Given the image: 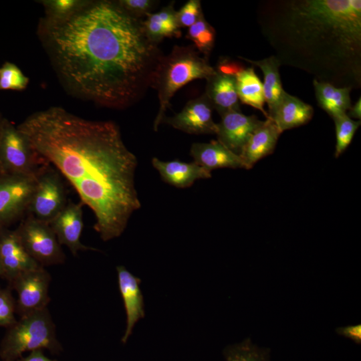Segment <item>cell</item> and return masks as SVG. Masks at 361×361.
I'll return each mask as SVG.
<instances>
[{
  "label": "cell",
  "mask_w": 361,
  "mask_h": 361,
  "mask_svg": "<svg viewBox=\"0 0 361 361\" xmlns=\"http://www.w3.org/2000/svg\"><path fill=\"white\" fill-rule=\"evenodd\" d=\"M7 238H8V235H6L4 232L0 229V259H1L3 249H4V245H6V241H7ZM0 345H1V341H0Z\"/></svg>",
  "instance_id": "5bb4252c"
},
{
  "label": "cell",
  "mask_w": 361,
  "mask_h": 361,
  "mask_svg": "<svg viewBox=\"0 0 361 361\" xmlns=\"http://www.w3.org/2000/svg\"><path fill=\"white\" fill-rule=\"evenodd\" d=\"M284 50L295 77L313 90L329 75H356L361 71L357 52L324 42L310 26L295 30L290 40L284 42Z\"/></svg>",
  "instance_id": "5b68a950"
},
{
  "label": "cell",
  "mask_w": 361,
  "mask_h": 361,
  "mask_svg": "<svg viewBox=\"0 0 361 361\" xmlns=\"http://www.w3.org/2000/svg\"><path fill=\"white\" fill-rule=\"evenodd\" d=\"M326 243H331L349 257L361 261V224L344 234L329 238Z\"/></svg>",
  "instance_id": "7c38bea8"
},
{
  "label": "cell",
  "mask_w": 361,
  "mask_h": 361,
  "mask_svg": "<svg viewBox=\"0 0 361 361\" xmlns=\"http://www.w3.org/2000/svg\"><path fill=\"white\" fill-rule=\"evenodd\" d=\"M34 253L80 317L135 361H271L274 316L228 244L174 240L111 213Z\"/></svg>",
  "instance_id": "7a4b0ae2"
},
{
  "label": "cell",
  "mask_w": 361,
  "mask_h": 361,
  "mask_svg": "<svg viewBox=\"0 0 361 361\" xmlns=\"http://www.w3.org/2000/svg\"><path fill=\"white\" fill-rule=\"evenodd\" d=\"M94 32L128 34L147 25L168 7V1L106 0L85 3Z\"/></svg>",
  "instance_id": "ba28073f"
},
{
  "label": "cell",
  "mask_w": 361,
  "mask_h": 361,
  "mask_svg": "<svg viewBox=\"0 0 361 361\" xmlns=\"http://www.w3.org/2000/svg\"><path fill=\"white\" fill-rule=\"evenodd\" d=\"M119 345L97 326H90L78 336L73 347L74 361H125Z\"/></svg>",
  "instance_id": "30bf717a"
},
{
  "label": "cell",
  "mask_w": 361,
  "mask_h": 361,
  "mask_svg": "<svg viewBox=\"0 0 361 361\" xmlns=\"http://www.w3.org/2000/svg\"><path fill=\"white\" fill-rule=\"evenodd\" d=\"M352 38H353L355 50L357 52V55L361 56V18L352 25Z\"/></svg>",
  "instance_id": "4fadbf2b"
},
{
  "label": "cell",
  "mask_w": 361,
  "mask_h": 361,
  "mask_svg": "<svg viewBox=\"0 0 361 361\" xmlns=\"http://www.w3.org/2000/svg\"><path fill=\"white\" fill-rule=\"evenodd\" d=\"M90 326L35 253L8 237L0 259L1 345L71 348L78 336Z\"/></svg>",
  "instance_id": "3957f363"
},
{
  "label": "cell",
  "mask_w": 361,
  "mask_h": 361,
  "mask_svg": "<svg viewBox=\"0 0 361 361\" xmlns=\"http://www.w3.org/2000/svg\"><path fill=\"white\" fill-rule=\"evenodd\" d=\"M233 7L246 20L271 38L293 34L310 18L317 3L307 0H238Z\"/></svg>",
  "instance_id": "52a82bcc"
},
{
  "label": "cell",
  "mask_w": 361,
  "mask_h": 361,
  "mask_svg": "<svg viewBox=\"0 0 361 361\" xmlns=\"http://www.w3.org/2000/svg\"><path fill=\"white\" fill-rule=\"evenodd\" d=\"M304 329L317 344L325 360L361 361L360 322L325 323L313 314H307Z\"/></svg>",
  "instance_id": "9c48e42d"
},
{
  "label": "cell",
  "mask_w": 361,
  "mask_h": 361,
  "mask_svg": "<svg viewBox=\"0 0 361 361\" xmlns=\"http://www.w3.org/2000/svg\"><path fill=\"white\" fill-rule=\"evenodd\" d=\"M77 63L131 178L221 217L255 216L286 192L324 113L284 40L231 1H173L133 32L92 31Z\"/></svg>",
  "instance_id": "6da1fadb"
},
{
  "label": "cell",
  "mask_w": 361,
  "mask_h": 361,
  "mask_svg": "<svg viewBox=\"0 0 361 361\" xmlns=\"http://www.w3.org/2000/svg\"><path fill=\"white\" fill-rule=\"evenodd\" d=\"M73 347L65 349H31L0 345V361H74Z\"/></svg>",
  "instance_id": "8fae6325"
},
{
  "label": "cell",
  "mask_w": 361,
  "mask_h": 361,
  "mask_svg": "<svg viewBox=\"0 0 361 361\" xmlns=\"http://www.w3.org/2000/svg\"><path fill=\"white\" fill-rule=\"evenodd\" d=\"M302 174L314 182L319 216L307 256L314 262L338 214L343 197L361 177V91H349L336 110L324 111L304 161Z\"/></svg>",
  "instance_id": "277c9868"
},
{
  "label": "cell",
  "mask_w": 361,
  "mask_h": 361,
  "mask_svg": "<svg viewBox=\"0 0 361 361\" xmlns=\"http://www.w3.org/2000/svg\"><path fill=\"white\" fill-rule=\"evenodd\" d=\"M58 164V155L28 128L11 125L0 135V180H50Z\"/></svg>",
  "instance_id": "8992f818"
}]
</instances>
